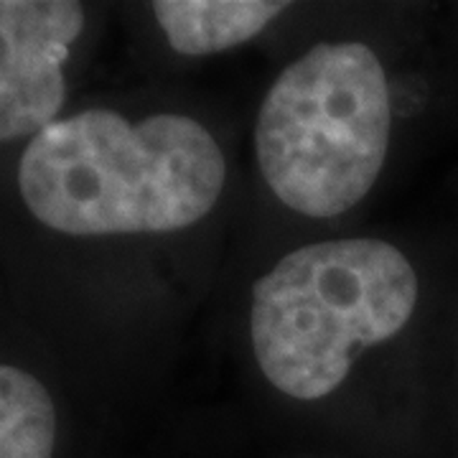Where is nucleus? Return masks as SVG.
<instances>
[{
	"label": "nucleus",
	"mask_w": 458,
	"mask_h": 458,
	"mask_svg": "<svg viewBox=\"0 0 458 458\" xmlns=\"http://www.w3.org/2000/svg\"><path fill=\"white\" fill-rule=\"evenodd\" d=\"M56 408L29 372L0 364V458H54Z\"/></svg>",
	"instance_id": "obj_6"
},
{
	"label": "nucleus",
	"mask_w": 458,
	"mask_h": 458,
	"mask_svg": "<svg viewBox=\"0 0 458 458\" xmlns=\"http://www.w3.org/2000/svg\"><path fill=\"white\" fill-rule=\"evenodd\" d=\"M84 29L74 0H0V143L59 120L64 62Z\"/></svg>",
	"instance_id": "obj_4"
},
{
	"label": "nucleus",
	"mask_w": 458,
	"mask_h": 458,
	"mask_svg": "<svg viewBox=\"0 0 458 458\" xmlns=\"http://www.w3.org/2000/svg\"><path fill=\"white\" fill-rule=\"evenodd\" d=\"M171 49L186 56L227 51L265 31L288 3L270 0H158L150 5Z\"/></svg>",
	"instance_id": "obj_5"
},
{
	"label": "nucleus",
	"mask_w": 458,
	"mask_h": 458,
	"mask_svg": "<svg viewBox=\"0 0 458 458\" xmlns=\"http://www.w3.org/2000/svg\"><path fill=\"white\" fill-rule=\"evenodd\" d=\"M227 161L194 117L131 123L113 110L59 117L31 138L18 189L47 227L74 234H153L201 222L216 207Z\"/></svg>",
	"instance_id": "obj_1"
},
{
	"label": "nucleus",
	"mask_w": 458,
	"mask_h": 458,
	"mask_svg": "<svg viewBox=\"0 0 458 458\" xmlns=\"http://www.w3.org/2000/svg\"><path fill=\"white\" fill-rule=\"evenodd\" d=\"M418 291L415 267L385 240L288 252L252 285L250 339L262 375L293 400L334 394L364 349L408 327Z\"/></svg>",
	"instance_id": "obj_2"
},
{
	"label": "nucleus",
	"mask_w": 458,
	"mask_h": 458,
	"mask_svg": "<svg viewBox=\"0 0 458 458\" xmlns=\"http://www.w3.org/2000/svg\"><path fill=\"white\" fill-rule=\"evenodd\" d=\"M393 132V95L375 51L318 44L262 99L255 150L273 194L306 216L349 212L372 191Z\"/></svg>",
	"instance_id": "obj_3"
}]
</instances>
